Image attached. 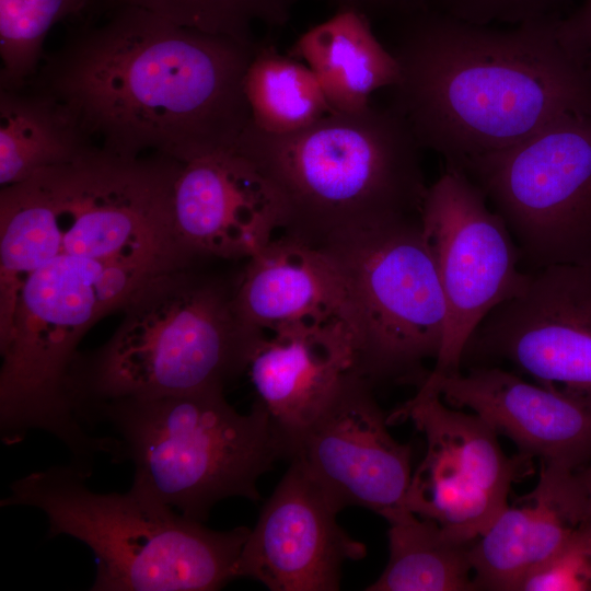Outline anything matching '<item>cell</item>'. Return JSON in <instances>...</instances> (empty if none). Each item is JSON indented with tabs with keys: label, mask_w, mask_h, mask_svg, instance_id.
Here are the masks:
<instances>
[{
	"label": "cell",
	"mask_w": 591,
	"mask_h": 591,
	"mask_svg": "<svg viewBox=\"0 0 591 591\" xmlns=\"http://www.w3.org/2000/svg\"><path fill=\"white\" fill-rule=\"evenodd\" d=\"M294 0H96V8L128 5L178 25L254 44L257 22L285 24Z\"/></svg>",
	"instance_id": "d4e9b609"
},
{
	"label": "cell",
	"mask_w": 591,
	"mask_h": 591,
	"mask_svg": "<svg viewBox=\"0 0 591 591\" xmlns=\"http://www.w3.org/2000/svg\"><path fill=\"white\" fill-rule=\"evenodd\" d=\"M339 511L290 461L250 530L237 578L256 580L273 591L339 590L343 565L367 554L366 545L337 523Z\"/></svg>",
	"instance_id": "5bb4252c"
},
{
	"label": "cell",
	"mask_w": 591,
	"mask_h": 591,
	"mask_svg": "<svg viewBox=\"0 0 591 591\" xmlns=\"http://www.w3.org/2000/svg\"><path fill=\"white\" fill-rule=\"evenodd\" d=\"M518 591H591V546L577 532L530 572Z\"/></svg>",
	"instance_id": "4316f807"
},
{
	"label": "cell",
	"mask_w": 591,
	"mask_h": 591,
	"mask_svg": "<svg viewBox=\"0 0 591 591\" xmlns=\"http://www.w3.org/2000/svg\"><path fill=\"white\" fill-rule=\"evenodd\" d=\"M346 286L352 371L372 385L415 384L442 347L448 309L419 216L322 247Z\"/></svg>",
	"instance_id": "ba28073f"
},
{
	"label": "cell",
	"mask_w": 591,
	"mask_h": 591,
	"mask_svg": "<svg viewBox=\"0 0 591 591\" xmlns=\"http://www.w3.org/2000/svg\"><path fill=\"white\" fill-rule=\"evenodd\" d=\"M498 362L591 404V264L534 270L522 293L489 312L462 367Z\"/></svg>",
	"instance_id": "7c38bea8"
},
{
	"label": "cell",
	"mask_w": 591,
	"mask_h": 591,
	"mask_svg": "<svg viewBox=\"0 0 591 591\" xmlns=\"http://www.w3.org/2000/svg\"><path fill=\"white\" fill-rule=\"evenodd\" d=\"M373 385L352 370L316 417L291 441L298 463L339 510L357 506L383 517L405 507L412 449L387 430Z\"/></svg>",
	"instance_id": "4fadbf2b"
},
{
	"label": "cell",
	"mask_w": 591,
	"mask_h": 591,
	"mask_svg": "<svg viewBox=\"0 0 591 591\" xmlns=\"http://www.w3.org/2000/svg\"><path fill=\"white\" fill-rule=\"evenodd\" d=\"M244 91L251 124L269 134L304 129L333 112L313 71L274 47H257Z\"/></svg>",
	"instance_id": "603a6c76"
},
{
	"label": "cell",
	"mask_w": 591,
	"mask_h": 591,
	"mask_svg": "<svg viewBox=\"0 0 591 591\" xmlns=\"http://www.w3.org/2000/svg\"><path fill=\"white\" fill-rule=\"evenodd\" d=\"M121 311L112 337L74 362L70 394L79 419L106 401L225 390L246 371L263 333L242 321L235 278L198 264L153 279Z\"/></svg>",
	"instance_id": "5b68a950"
},
{
	"label": "cell",
	"mask_w": 591,
	"mask_h": 591,
	"mask_svg": "<svg viewBox=\"0 0 591 591\" xmlns=\"http://www.w3.org/2000/svg\"><path fill=\"white\" fill-rule=\"evenodd\" d=\"M179 162L93 147L0 189V433L65 444L84 431L70 395L78 346L153 279L198 264L171 215Z\"/></svg>",
	"instance_id": "6da1fadb"
},
{
	"label": "cell",
	"mask_w": 591,
	"mask_h": 591,
	"mask_svg": "<svg viewBox=\"0 0 591 591\" xmlns=\"http://www.w3.org/2000/svg\"><path fill=\"white\" fill-rule=\"evenodd\" d=\"M558 27L564 42L591 73V0H582L575 12L559 21Z\"/></svg>",
	"instance_id": "f1b7e54d"
},
{
	"label": "cell",
	"mask_w": 591,
	"mask_h": 591,
	"mask_svg": "<svg viewBox=\"0 0 591 591\" xmlns=\"http://www.w3.org/2000/svg\"><path fill=\"white\" fill-rule=\"evenodd\" d=\"M317 78L333 112L356 113L370 105V95L392 88L399 68L374 34L367 14L341 8L302 34L290 50Z\"/></svg>",
	"instance_id": "d6986e66"
},
{
	"label": "cell",
	"mask_w": 591,
	"mask_h": 591,
	"mask_svg": "<svg viewBox=\"0 0 591 591\" xmlns=\"http://www.w3.org/2000/svg\"><path fill=\"white\" fill-rule=\"evenodd\" d=\"M409 420L426 438L412 473L405 507L463 543H473L508 506L512 485L533 471V459L507 456L498 432L482 417L447 404L425 383L389 416Z\"/></svg>",
	"instance_id": "8fae6325"
},
{
	"label": "cell",
	"mask_w": 591,
	"mask_h": 591,
	"mask_svg": "<svg viewBox=\"0 0 591 591\" xmlns=\"http://www.w3.org/2000/svg\"><path fill=\"white\" fill-rule=\"evenodd\" d=\"M561 0H427L426 7L477 25L517 26L563 20Z\"/></svg>",
	"instance_id": "484cf974"
},
{
	"label": "cell",
	"mask_w": 591,
	"mask_h": 591,
	"mask_svg": "<svg viewBox=\"0 0 591 591\" xmlns=\"http://www.w3.org/2000/svg\"><path fill=\"white\" fill-rule=\"evenodd\" d=\"M74 464L28 473L1 507L42 511L50 536L86 545L96 558L92 591H213L237 578L250 529H208L131 487L95 493Z\"/></svg>",
	"instance_id": "8992f818"
},
{
	"label": "cell",
	"mask_w": 591,
	"mask_h": 591,
	"mask_svg": "<svg viewBox=\"0 0 591 591\" xmlns=\"http://www.w3.org/2000/svg\"><path fill=\"white\" fill-rule=\"evenodd\" d=\"M461 170L502 217L531 271L591 264V111Z\"/></svg>",
	"instance_id": "9c48e42d"
},
{
	"label": "cell",
	"mask_w": 591,
	"mask_h": 591,
	"mask_svg": "<svg viewBox=\"0 0 591 591\" xmlns=\"http://www.w3.org/2000/svg\"><path fill=\"white\" fill-rule=\"evenodd\" d=\"M76 22L26 83L59 100L94 146L179 162L237 146L251 124L244 80L255 43L128 5Z\"/></svg>",
	"instance_id": "7a4b0ae2"
},
{
	"label": "cell",
	"mask_w": 591,
	"mask_h": 591,
	"mask_svg": "<svg viewBox=\"0 0 591 591\" xmlns=\"http://www.w3.org/2000/svg\"><path fill=\"white\" fill-rule=\"evenodd\" d=\"M520 501L508 505L471 545L476 590L518 591L523 579L576 531L543 483Z\"/></svg>",
	"instance_id": "ffe728a7"
},
{
	"label": "cell",
	"mask_w": 591,
	"mask_h": 591,
	"mask_svg": "<svg viewBox=\"0 0 591 591\" xmlns=\"http://www.w3.org/2000/svg\"><path fill=\"white\" fill-rule=\"evenodd\" d=\"M338 9L352 8L368 15L369 11L409 14L426 7L427 0H334ZM369 16V15H368Z\"/></svg>",
	"instance_id": "f546056e"
},
{
	"label": "cell",
	"mask_w": 591,
	"mask_h": 591,
	"mask_svg": "<svg viewBox=\"0 0 591 591\" xmlns=\"http://www.w3.org/2000/svg\"><path fill=\"white\" fill-rule=\"evenodd\" d=\"M547 476L576 531L591 546V460L571 473Z\"/></svg>",
	"instance_id": "83f0119b"
},
{
	"label": "cell",
	"mask_w": 591,
	"mask_h": 591,
	"mask_svg": "<svg viewBox=\"0 0 591 591\" xmlns=\"http://www.w3.org/2000/svg\"><path fill=\"white\" fill-rule=\"evenodd\" d=\"M422 383L437 389L452 407L472 412L519 453L537 459L541 472L566 474L591 460V404L569 394L526 382L498 366Z\"/></svg>",
	"instance_id": "2e32d148"
},
{
	"label": "cell",
	"mask_w": 591,
	"mask_h": 591,
	"mask_svg": "<svg viewBox=\"0 0 591 591\" xmlns=\"http://www.w3.org/2000/svg\"><path fill=\"white\" fill-rule=\"evenodd\" d=\"M224 391L112 399L90 406L80 418L114 430V457L135 468L131 487L204 522L223 499L257 501L259 477L289 459L287 439L264 406L256 401L241 414Z\"/></svg>",
	"instance_id": "52a82bcc"
},
{
	"label": "cell",
	"mask_w": 591,
	"mask_h": 591,
	"mask_svg": "<svg viewBox=\"0 0 591 591\" xmlns=\"http://www.w3.org/2000/svg\"><path fill=\"white\" fill-rule=\"evenodd\" d=\"M235 305L259 332L306 322L348 326L346 286L333 257L285 233L245 260L235 277Z\"/></svg>",
	"instance_id": "ac0fdd59"
},
{
	"label": "cell",
	"mask_w": 591,
	"mask_h": 591,
	"mask_svg": "<svg viewBox=\"0 0 591 591\" xmlns=\"http://www.w3.org/2000/svg\"><path fill=\"white\" fill-rule=\"evenodd\" d=\"M95 147L53 94L26 83L0 90V185L69 162Z\"/></svg>",
	"instance_id": "44dd1931"
},
{
	"label": "cell",
	"mask_w": 591,
	"mask_h": 591,
	"mask_svg": "<svg viewBox=\"0 0 591 591\" xmlns=\"http://www.w3.org/2000/svg\"><path fill=\"white\" fill-rule=\"evenodd\" d=\"M421 229L444 293L448 320L441 350L427 379L462 371L466 344L500 303L522 293L532 279L502 217L462 170L445 165L428 186Z\"/></svg>",
	"instance_id": "30bf717a"
},
{
	"label": "cell",
	"mask_w": 591,
	"mask_h": 591,
	"mask_svg": "<svg viewBox=\"0 0 591 591\" xmlns=\"http://www.w3.org/2000/svg\"><path fill=\"white\" fill-rule=\"evenodd\" d=\"M390 557L368 591L476 590L470 549L434 521L406 507L386 512Z\"/></svg>",
	"instance_id": "7402d4cb"
},
{
	"label": "cell",
	"mask_w": 591,
	"mask_h": 591,
	"mask_svg": "<svg viewBox=\"0 0 591 591\" xmlns=\"http://www.w3.org/2000/svg\"><path fill=\"white\" fill-rule=\"evenodd\" d=\"M95 1L0 0V90L20 89L36 76L50 28L84 16Z\"/></svg>",
	"instance_id": "cb8c5ba5"
},
{
	"label": "cell",
	"mask_w": 591,
	"mask_h": 591,
	"mask_svg": "<svg viewBox=\"0 0 591 591\" xmlns=\"http://www.w3.org/2000/svg\"><path fill=\"white\" fill-rule=\"evenodd\" d=\"M174 233L196 260H246L285 225L282 202L235 148L179 162L171 200Z\"/></svg>",
	"instance_id": "9a60e30c"
},
{
	"label": "cell",
	"mask_w": 591,
	"mask_h": 591,
	"mask_svg": "<svg viewBox=\"0 0 591 591\" xmlns=\"http://www.w3.org/2000/svg\"><path fill=\"white\" fill-rule=\"evenodd\" d=\"M355 362L341 321L286 325L259 336L246 371L289 444L316 417Z\"/></svg>",
	"instance_id": "e0dca14e"
},
{
	"label": "cell",
	"mask_w": 591,
	"mask_h": 591,
	"mask_svg": "<svg viewBox=\"0 0 591 591\" xmlns=\"http://www.w3.org/2000/svg\"><path fill=\"white\" fill-rule=\"evenodd\" d=\"M235 149L279 196L280 233L321 248L419 216L428 188L422 149L390 106L332 112L290 134L250 124Z\"/></svg>",
	"instance_id": "277c9868"
},
{
	"label": "cell",
	"mask_w": 591,
	"mask_h": 591,
	"mask_svg": "<svg viewBox=\"0 0 591 591\" xmlns=\"http://www.w3.org/2000/svg\"><path fill=\"white\" fill-rule=\"evenodd\" d=\"M558 25H477L427 7L406 14L386 46L399 68L389 106L421 149L459 169L589 112L591 73Z\"/></svg>",
	"instance_id": "3957f363"
}]
</instances>
